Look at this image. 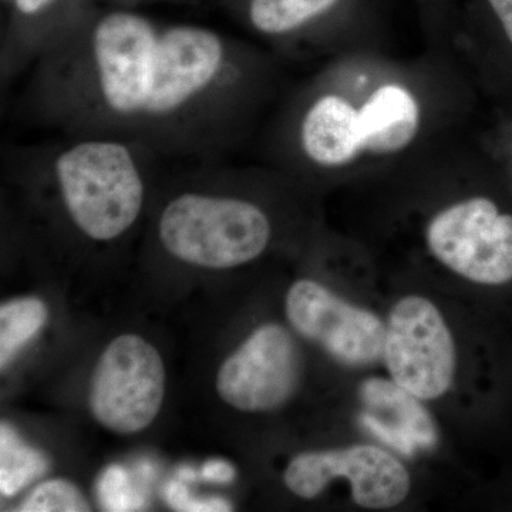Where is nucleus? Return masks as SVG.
Instances as JSON below:
<instances>
[{
    "label": "nucleus",
    "mask_w": 512,
    "mask_h": 512,
    "mask_svg": "<svg viewBox=\"0 0 512 512\" xmlns=\"http://www.w3.org/2000/svg\"><path fill=\"white\" fill-rule=\"evenodd\" d=\"M52 165L64 208L87 238L113 241L136 224L146 183L133 147L114 138H84L60 150Z\"/></svg>",
    "instance_id": "obj_1"
},
{
    "label": "nucleus",
    "mask_w": 512,
    "mask_h": 512,
    "mask_svg": "<svg viewBox=\"0 0 512 512\" xmlns=\"http://www.w3.org/2000/svg\"><path fill=\"white\" fill-rule=\"evenodd\" d=\"M165 501L178 511H231V504L221 498L197 500L180 483H170L164 490Z\"/></svg>",
    "instance_id": "obj_20"
},
{
    "label": "nucleus",
    "mask_w": 512,
    "mask_h": 512,
    "mask_svg": "<svg viewBox=\"0 0 512 512\" xmlns=\"http://www.w3.org/2000/svg\"><path fill=\"white\" fill-rule=\"evenodd\" d=\"M161 26L143 13L111 9L93 19L89 55L94 92L113 119L141 121L150 99Z\"/></svg>",
    "instance_id": "obj_3"
},
{
    "label": "nucleus",
    "mask_w": 512,
    "mask_h": 512,
    "mask_svg": "<svg viewBox=\"0 0 512 512\" xmlns=\"http://www.w3.org/2000/svg\"><path fill=\"white\" fill-rule=\"evenodd\" d=\"M0 448V491L6 497L19 493L30 481L45 473L46 458L39 451L26 447L6 424H2L0 430Z\"/></svg>",
    "instance_id": "obj_16"
},
{
    "label": "nucleus",
    "mask_w": 512,
    "mask_h": 512,
    "mask_svg": "<svg viewBox=\"0 0 512 512\" xmlns=\"http://www.w3.org/2000/svg\"><path fill=\"white\" fill-rule=\"evenodd\" d=\"M431 254L468 281H512V215L494 201L473 197L439 212L427 227Z\"/></svg>",
    "instance_id": "obj_6"
},
{
    "label": "nucleus",
    "mask_w": 512,
    "mask_h": 512,
    "mask_svg": "<svg viewBox=\"0 0 512 512\" xmlns=\"http://www.w3.org/2000/svg\"><path fill=\"white\" fill-rule=\"evenodd\" d=\"M383 359L393 382L420 400L448 392L456 373V345L433 302L407 296L396 303L386 326Z\"/></svg>",
    "instance_id": "obj_7"
},
{
    "label": "nucleus",
    "mask_w": 512,
    "mask_h": 512,
    "mask_svg": "<svg viewBox=\"0 0 512 512\" xmlns=\"http://www.w3.org/2000/svg\"><path fill=\"white\" fill-rule=\"evenodd\" d=\"M83 0H10L6 9L12 16L13 25L22 28L52 23L63 13L74 12Z\"/></svg>",
    "instance_id": "obj_18"
},
{
    "label": "nucleus",
    "mask_w": 512,
    "mask_h": 512,
    "mask_svg": "<svg viewBox=\"0 0 512 512\" xmlns=\"http://www.w3.org/2000/svg\"><path fill=\"white\" fill-rule=\"evenodd\" d=\"M335 478L349 480L353 501L373 510L402 504L412 485L409 471L397 458L367 444L299 454L284 474L286 487L305 500L318 497Z\"/></svg>",
    "instance_id": "obj_9"
},
{
    "label": "nucleus",
    "mask_w": 512,
    "mask_h": 512,
    "mask_svg": "<svg viewBox=\"0 0 512 512\" xmlns=\"http://www.w3.org/2000/svg\"><path fill=\"white\" fill-rule=\"evenodd\" d=\"M9 2H10V0H2V3H3V5H5V6H8V5H9Z\"/></svg>",
    "instance_id": "obj_23"
},
{
    "label": "nucleus",
    "mask_w": 512,
    "mask_h": 512,
    "mask_svg": "<svg viewBox=\"0 0 512 512\" xmlns=\"http://www.w3.org/2000/svg\"><path fill=\"white\" fill-rule=\"evenodd\" d=\"M357 109L363 153L392 156L406 150L419 134V99L404 84H382Z\"/></svg>",
    "instance_id": "obj_13"
},
{
    "label": "nucleus",
    "mask_w": 512,
    "mask_h": 512,
    "mask_svg": "<svg viewBox=\"0 0 512 512\" xmlns=\"http://www.w3.org/2000/svg\"><path fill=\"white\" fill-rule=\"evenodd\" d=\"M268 215L254 202L227 195L185 192L160 215L158 237L184 264L231 269L264 254L271 241Z\"/></svg>",
    "instance_id": "obj_2"
},
{
    "label": "nucleus",
    "mask_w": 512,
    "mask_h": 512,
    "mask_svg": "<svg viewBox=\"0 0 512 512\" xmlns=\"http://www.w3.org/2000/svg\"><path fill=\"white\" fill-rule=\"evenodd\" d=\"M301 375V353L291 333L266 323L222 363L217 392L239 412H274L292 399Z\"/></svg>",
    "instance_id": "obj_8"
},
{
    "label": "nucleus",
    "mask_w": 512,
    "mask_h": 512,
    "mask_svg": "<svg viewBox=\"0 0 512 512\" xmlns=\"http://www.w3.org/2000/svg\"><path fill=\"white\" fill-rule=\"evenodd\" d=\"M286 316L299 335L342 365L369 366L383 356L386 326L382 320L343 301L318 282L302 279L291 286Z\"/></svg>",
    "instance_id": "obj_10"
},
{
    "label": "nucleus",
    "mask_w": 512,
    "mask_h": 512,
    "mask_svg": "<svg viewBox=\"0 0 512 512\" xmlns=\"http://www.w3.org/2000/svg\"><path fill=\"white\" fill-rule=\"evenodd\" d=\"M200 476L202 480L210 481V483L229 484L235 480V468L227 461H208L202 467Z\"/></svg>",
    "instance_id": "obj_21"
},
{
    "label": "nucleus",
    "mask_w": 512,
    "mask_h": 512,
    "mask_svg": "<svg viewBox=\"0 0 512 512\" xmlns=\"http://www.w3.org/2000/svg\"><path fill=\"white\" fill-rule=\"evenodd\" d=\"M229 49L220 33L198 25L161 26L153 87L141 121L183 117L227 76Z\"/></svg>",
    "instance_id": "obj_5"
},
{
    "label": "nucleus",
    "mask_w": 512,
    "mask_h": 512,
    "mask_svg": "<svg viewBox=\"0 0 512 512\" xmlns=\"http://www.w3.org/2000/svg\"><path fill=\"white\" fill-rule=\"evenodd\" d=\"M299 146L306 160L320 168L348 167L363 154L359 109L342 94L316 97L303 113Z\"/></svg>",
    "instance_id": "obj_12"
},
{
    "label": "nucleus",
    "mask_w": 512,
    "mask_h": 512,
    "mask_svg": "<svg viewBox=\"0 0 512 512\" xmlns=\"http://www.w3.org/2000/svg\"><path fill=\"white\" fill-rule=\"evenodd\" d=\"M366 0H242L245 20L256 33L291 37L336 22L355 20Z\"/></svg>",
    "instance_id": "obj_14"
},
{
    "label": "nucleus",
    "mask_w": 512,
    "mask_h": 512,
    "mask_svg": "<svg viewBox=\"0 0 512 512\" xmlns=\"http://www.w3.org/2000/svg\"><path fill=\"white\" fill-rule=\"evenodd\" d=\"M420 2L423 3L430 16L443 18L444 13H446V0H420Z\"/></svg>",
    "instance_id": "obj_22"
},
{
    "label": "nucleus",
    "mask_w": 512,
    "mask_h": 512,
    "mask_svg": "<svg viewBox=\"0 0 512 512\" xmlns=\"http://www.w3.org/2000/svg\"><path fill=\"white\" fill-rule=\"evenodd\" d=\"M165 394L163 357L138 335H121L103 350L90 384L94 419L117 434L147 429L160 413Z\"/></svg>",
    "instance_id": "obj_4"
},
{
    "label": "nucleus",
    "mask_w": 512,
    "mask_h": 512,
    "mask_svg": "<svg viewBox=\"0 0 512 512\" xmlns=\"http://www.w3.org/2000/svg\"><path fill=\"white\" fill-rule=\"evenodd\" d=\"M359 396L365 406L360 421L387 446L404 456H413L419 448L436 447V423L419 397L409 390L393 380L373 377L360 386Z\"/></svg>",
    "instance_id": "obj_11"
},
{
    "label": "nucleus",
    "mask_w": 512,
    "mask_h": 512,
    "mask_svg": "<svg viewBox=\"0 0 512 512\" xmlns=\"http://www.w3.org/2000/svg\"><path fill=\"white\" fill-rule=\"evenodd\" d=\"M100 497L103 504L113 511L136 510L141 505L138 495H133L128 487L126 471L119 467H111L104 474L100 483Z\"/></svg>",
    "instance_id": "obj_19"
},
{
    "label": "nucleus",
    "mask_w": 512,
    "mask_h": 512,
    "mask_svg": "<svg viewBox=\"0 0 512 512\" xmlns=\"http://www.w3.org/2000/svg\"><path fill=\"white\" fill-rule=\"evenodd\" d=\"M19 511L83 512L90 511V505L76 485L63 478H55L37 485L20 505Z\"/></svg>",
    "instance_id": "obj_17"
},
{
    "label": "nucleus",
    "mask_w": 512,
    "mask_h": 512,
    "mask_svg": "<svg viewBox=\"0 0 512 512\" xmlns=\"http://www.w3.org/2000/svg\"><path fill=\"white\" fill-rule=\"evenodd\" d=\"M47 306L39 298H20L0 308V367L15 359L19 350L45 326Z\"/></svg>",
    "instance_id": "obj_15"
}]
</instances>
